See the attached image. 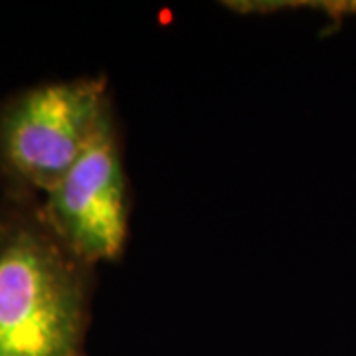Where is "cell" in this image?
I'll use <instances>...</instances> for the list:
<instances>
[{
  "label": "cell",
  "mask_w": 356,
  "mask_h": 356,
  "mask_svg": "<svg viewBox=\"0 0 356 356\" xmlns=\"http://www.w3.org/2000/svg\"><path fill=\"white\" fill-rule=\"evenodd\" d=\"M113 113L103 77L48 81L0 103L2 196L38 200L74 166Z\"/></svg>",
  "instance_id": "7a4b0ae2"
},
{
  "label": "cell",
  "mask_w": 356,
  "mask_h": 356,
  "mask_svg": "<svg viewBox=\"0 0 356 356\" xmlns=\"http://www.w3.org/2000/svg\"><path fill=\"white\" fill-rule=\"evenodd\" d=\"M42 216L56 236L88 264L115 261L129 236L127 177L113 113L44 200Z\"/></svg>",
  "instance_id": "3957f363"
},
{
  "label": "cell",
  "mask_w": 356,
  "mask_h": 356,
  "mask_svg": "<svg viewBox=\"0 0 356 356\" xmlns=\"http://www.w3.org/2000/svg\"><path fill=\"white\" fill-rule=\"evenodd\" d=\"M93 267L40 200L0 196V356H88Z\"/></svg>",
  "instance_id": "6da1fadb"
}]
</instances>
